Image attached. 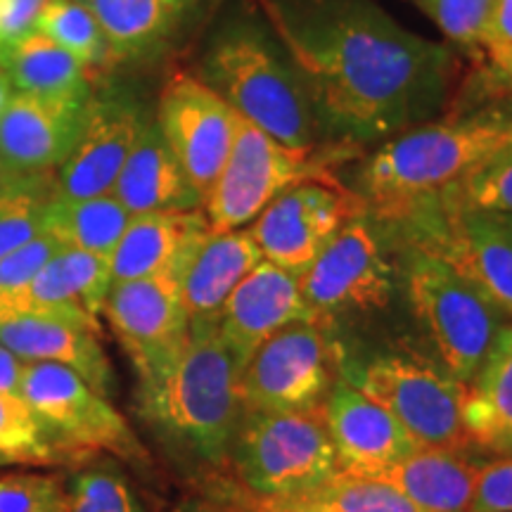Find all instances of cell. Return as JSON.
<instances>
[{
    "label": "cell",
    "mask_w": 512,
    "mask_h": 512,
    "mask_svg": "<svg viewBox=\"0 0 512 512\" xmlns=\"http://www.w3.org/2000/svg\"><path fill=\"white\" fill-rule=\"evenodd\" d=\"M463 418L472 446L486 456H512V323L465 384Z\"/></svg>",
    "instance_id": "cell-27"
},
{
    "label": "cell",
    "mask_w": 512,
    "mask_h": 512,
    "mask_svg": "<svg viewBox=\"0 0 512 512\" xmlns=\"http://www.w3.org/2000/svg\"><path fill=\"white\" fill-rule=\"evenodd\" d=\"M230 458L252 496H290L339 472L320 411H245Z\"/></svg>",
    "instance_id": "cell-7"
},
{
    "label": "cell",
    "mask_w": 512,
    "mask_h": 512,
    "mask_svg": "<svg viewBox=\"0 0 512 512\" xmlns=\"http://www.w3.org/2000/svg\"><path fill=\"white\" fill-rule=\"evenodd\" d=\"M0 67L5 69L17 93L50 98L93 93L88 69L36 29L8 46H0Z\"/></svg>",
    "instance_id": "cell-29"
},
{
    "label": "cell",
    "mask_w": 512,
    "mask_h": 512,
    "mask_svg": "<svg viewBox=\"0 0 512 512\" xmlns=\"http://www.w3.org/2000/svg\"><path fill=\"white\" fill-rule=\"evenodd\" d=\"M22 399L41 420L64 463H83L112 453L128 463H147L145 446L124 415L91 384L57 363H24Z\"/></svg>",
    "instance_id": "cell-6"
},
{
    "label": "cell",
    "mask_w": 512,
    "mask_h": 512,
    "mask_svg": "<svg viewBox=\"0 0 512 512\" xmlns=\"http://www.w3.org/2000/svg\"><path fill=\"white\" fill-rule=\"evenodd\" d=\"M12 98H15V86H12V81L8 79V74H5V69L0 67V114L8 110Z\"/></svg>",
    "instance_id": "cell-44"
},
{
    "label": "cell",
    "mask_w": 512,
    "mask_h": 512,
    "mask_svg": "<svg viewBox=\"0 0 512 512\" xmlns=\"http://www.w3.org/2000/svg\"><path fill=\"white\" fill-rule=\"evenodd\" d=\"M420 446L470 444L465 430V384L403 356H377L349 375Z\"/></svg>",
    "instance_id": "cell-11"
},
{
    "label": "cell",
    "mask_w": 512,
    "mask_h": 512,
    "mask_svg": "<svg viewBox=\"0 0 512 512\" xmlns=\"http://www.w3.org/2000/svg\"><path fill=\"white\" fill-rule=\"evenodd\" d=\"M98 19L112 57L145 60L174 43L197 0H81Z\"/></svg>",
    "instance_id": "cell-26"
},
{
    "label": "cell",
    "mask_w": 512,
    "mask_h": 512,
    "mask_svg": "<svg viewBox=\"0 0 512 512\" xmlns=\"http://www.w3.org/2000/svg\"><path fill=\"white\" fill-rule=\"evenodd\" d=\"M0 512H67V486L55 475H0Z\"/></svg>",
    "instance_id": "cell-37"
},
{
    "label": "cell",
    "mask_w": 512,
    "mask_h": 512,
    "mask_svg": "<svg viewBox=\"0 0 512 512\" xmlns=\"http://www.w3.org/2000/svg\"><path fill=\"white\" fill-rule=\"evenodd\" d=\"M323 166L316 152L287 147L238 114L233 147L202 211L214 233L247 228L280 192L320 176Z\"/></svg>",
    "instance_id": "cell-8"
},
{
    "label": "cell",
    "mask_w": 512,
    "mask_h": 512,
    "mask_svg": "<svg viewBox=\"0 0 512 512\" xmlns=\"http://www.w3.org/2000/svg\"><path fill=\"white\" fill-rule=\"evenodd\" d=\"M240 373L216 325H190L188 342L155 373L138 377L136 411L171 458L219 467L230 458L242 399Z\"/></svg>",
    "instance_id": "cell-2"
},
{
    "label": "cell",
    "mask_w": 512,
    "mask_h": 512,
    "mask_svg": "<svg viewBox=\"0 0 512 512\" xmlns=\"http://www.w3.org/2000/svg\"><path fill=\"white\" fill-rule=\"evenodd\" d=\"M24 363L15 351L0 344V394H15L22 396V377Z\"/></svg>",
    "instance_id": "cell-42"
},
{
    "label": "cell",
    "mask_w": 512,
    "mask_h": 512,
    "mask_svg": "<svg viewBox=\"0 0 512 512\" xmlns=\"http://www.w3.org/2000/svg\"><path fill=\"white\" fill-rule=\"evenodd\" d=\"M264 261L249 228L211 233L181 275V299L190 325H219V316L247 273Z\"/></svg>",
    "instance_id": "cell-24"
},
{
    "label": "cell",
    "mask_w": 512,
    "mask_h": 512,
    "mask_svg": "<svg viewBox=\"0 0 512 512\" xmlns=\"http://www.w3.org/2000/svg\"><path fill=\"white\" fill-rule=\"evenodd\" d=\"M358 197L330 183L325 174L304 178L280 192L249 226V233L271 264L302 275L358 211Z\"/></svg>",
    "instance_id": "cell-13"
},
{
    "label": "cell",
    "mask_w": 512,
    "mask_h": 512,
    "mask_svg": "<svg viewBox=\"0 0 512 512\" xmlns=\"http://www.w3.org/2000/svg\"><path fill=\"white\" fill-rule=\"evenodd\" d=\"M420 10L448 41L463 48H482L494 0H418Z\"/></svg>",
    "instance_id": "cell-36"
},
{
    "label": "cell",
    "mask_w": 512,
    "mask_h": 512,
    "mask_svg": "<svg viewBox=\"0 0 512 512\" xmlns=\"http://www.w3.org/2000/svg\"><path fill=\"white\" fill-rule=\"evenodd\" d=\"M489 55L503 53L512 48V0H494L489 29L482 46Z\"/></svg>",
    "instance_id": "cell-41"
},
{
    "label": "cell",
    "mask_w": 512,
    "mask_h": 512,
    "mask_svg": "<svg viewBox=\"0 0 512 512\" xmlns=\"http://www.w3.org/2000/svg\"><path fill=\"white\" fill-rule=\"evenodd\" d=\"M302 76L323 136L380 145L444 110L453 55L373 0H256Z\"/></svg>",
    "instance_id": "cell-1"
},
{
    "label": "cell",
    "mask_w": 512,
    "mask_h": 512,
    "mask_svg": "<svg viewBox=\"0 0 512 512\" xmlns=\"http://www.w3.org/2000/svg\"><path fill=\"white\" fill-rule=\"evenodd\" d=\"M337 465L342 472L380 479L420 444L354 384L339 382L323 406Z\"/></svg>",
    "instance_id": "cell-19"
},
{
    "label": "cell",
    "mask_w": 512,
    "mask_h": 512,
    "mask_svg": "<svg viewBox=\"0 0 512 512\" xmlns=\"http://www.w3.org/2000/svg\"><path fill=\"white\" fill-rule=\"evenodd\" d=\"M211 233L202 209L131 216L112 252V285L152 275H181L190 256Z\"/></svg>",
    "instance_id": "cell-21"
},
{
    "label": "cell",
    "mask_w": 512,
    "mask_h": 512,
    "mask_svg": "<svg viewBox=\"0 0 512 512\" xmlns=\"http://www.w3.org/2000/svg\"><path fill=\"white\" fill-rule=\"evenodd\" d=\"M181 512H247L245 508H221V505L214 503H188L183 505Z\"/></svg>",
    "instance_id": "cell-45"
},
{
    "label": "cell",
    "mask_w": 512,
    "mask_h": 512,
    "mask_svg": "<svg viewBox=\"0 0 512 512\" xmlns=\"http://www.w3.org/2000/svg\"><path fill=\"white\" fill-rule=\"evenodd\" d=\"M155 121L190 183L207 200L233 147L238 112L197 76L174 74L159 93Z\"/></svg>",
    "instance_id": "cell-14"
},
{
    "label": "cell",
    "mask_w": 512,
    "mask_h": 512,
    "mask_svg": "<svg viewBox=\"0 0 512 512\" xmlns=\"http://www.w3.org/2000/svg\"><path fill=\"white\" fill-rule=\"evenodd\" d=\"M406 292L444 373L470 382L510 320L446 261L425 249L411 247Z\"/></svg>",
    "instance_id": "cell-5"
},
{
    "label": "cell",
    "mask_w": 512,
    "mask_h": 512,
    "mask_svg": "<svg viewBox=\"0 0 512 512\" xmlns=\"http://www.w3.org/2000/svg\"><path fill=\"white\" fill-rule=\"evenodd\" d=\"M57 249H62L60 242L43 233L27 242V245L15 249V252L5 254L0 259V304L10 302L17 294L27 290L31 280L48 264V259Z\"/></svg>",
    "instance_id": "cell-38"
},
{
    "label": "cell",
    "mask_w": 512,
    "mask_h": 512,
    "mask_svg": "<svg viewBox=\"0 0 512 512\" xmlns=\"http://www.w3.org/2000/svg\"><path fill=\"white\" fill-rule=\"evenodd\" d=\"M5 465H10V463H8V460H5L3 456H0V467H5Z\"/></svg>",
    "instance_id": "cell-48"
},
{
    "label": "cell",
    "mask_w": 512,
    "mask_h": 512,
    "mask_svg": "<svg viewBox=\"0 0 512 512\" xmlns=\"http://www.w3.org/2000/svg\"><path fill=\"white\" fill-rule=\"evenodd\" d=\"M437 202L482 214H512V145L479 164Z\"/></svg>",
    "instance_id": "cell-34"
},
{
    "label": "cell",
    "mask_w": 512,
    "mask_h": 512,
    "mask_svg": "<svg viewBox=\"0 0 512 512\" xmlns=\"http://www.w3.org/2000/svg\"><path fill=\"white\" fill-rule=\"evenodd\" d=\"M36 31L74 55L86 69L100 67L112 57L98 19L81 0H46L36 19Z\"/></svg>",
    "instance_id": "cell-32"
},
{
    "label": "cell",
    "mask_w": 512,
    "mask_h": 512,
    "mask_svg": "<svg viewBox=\"0 0 512 512\" xmlns=\"http://www.w3.org/2000/svg\"><path fill=\"white\" fill-rule=\"evenodd\" d=\"M67 512H147L131 484L114 467L76 472L67 489Z\"/></svg>",
    "instance_id": "cell-35"
},
{
    "label": "cell",
    "mask_w": 512,
    "mask_h": 512,
    "mask_svg": "<svg viewBox=\"0 0 512 512\" xmlns=\"http://www.w3.org/2000/svg\"><path fill=\"white\" fill-rule=\"evenodd\" d=\"M489 460L470 444L418 446L380 479L425 512H467Z\"/></svg>",
    "instance_id": "cell-22"
},
{
    "label": "cell",
    "mask_w": 512,
    "mask_h": 512,
    "mask_svg": "<svg viewBox=\"0 0 512 512\" xmlns=\"http://www.w3.org/2000/svg\"><path fill=\"white\" fill-rule=\"evenodd\" d=\"M512 145V112L479 110L432 119L396 133L356 174L358 202L396 223L437 202L479 164Z\"/></svg>",
    "instance_id": "cell-3"
},
{
    "label": "cell",
    "mask_w": 512,
    "mask_h": 512,
    "mask_svg": "<svg viewBox=\"0 0 512 512\" xmlns=\"http://www.w3.org/2000/svg\"><path fill=\"white\" fill-rule=\"evenodd\" d=\"M102 316L131 358L138 377L169 363L190 335V318L181 299V280L174 275L114 283Z\"/></svg>",
    "instance_id": "cell-16"
},
{
    "label": "cell",
    "mask_w": 512,
    "mask_h": 512,
    "mask_svg": "<svg viewBox=\"0 0 512 512\" xmlns=\"http://www.w3.org/2000/svg\"><path fill=\"white\" fill-rule=\"evenodd\" d=\"M19 176H22V174L12 169L10 162H8V159H5V155H3V150H0V190H3L5 185H10V183L15 181V178H19Z\"/></svg>",
    "instance_id": "cell-46"
},
{
    "label": "cell",
    "mask_w": 512,
    "mask_h": 512,
    "mask_svg": "<svg viewBox=\"0 0 512 512\" xmlns=\"http://www.w3.org/2000/svg\"><path fill=\"white\" fill-rule=\"evenodd\" d=\"M110 287V256L62 247L50 256L27 290L0 304V318L24 311H48L100 320Z\"/></svg>",
    "instance_id": "cell-23"
},
{
    "label": "cell",
    "mask_w": 512,
    "mask_h": 512,
    "mask_svg": "<svg viewBox=\"0 0 512 512\" xmlns=\"http://www.w3.org/2000/svg\"><path fill=\"white\" fill-rule=\"evenodd\" d=\"M91 95L15 93L0 114V150L19 174L57 171L79 138Z\"/></svg>",
    "instance_id": "cell-20"
},
{
    "label": "cell",
    "mask_w": 512,
    "mask_h": 512,
    "mask_svg": "<svg viewBox=\"0 0 512 512\" xmlns=\"http://www.w3.org/2000/svg\"><path fill=\"white\" fill-rule=\"evenodd\" d=\"M316 323H292L256 349L240 373L245 411L318 413L335 387L332 344Z\"/></svg>",
    "instance_id": "cell-10"
},
{
    "label": "cell",
    "mask_w": 512,
    "mask_h": 512,
    "mask_svg": "<svg viewBox=\"0 0 512 512\" xmlns=\"http://www.w3.org/2000/svg\"><path fill=\"white\" fill-rule=\"evenodd\" d=\"M316 320L323 318L306 304L299 275L264 259L230 294L216 328L235 368L242 373L256 349L273 335L292 323Z\"/></svg>",
    "instance_id": "cell-17"
},
{
    "label": "cell",
    "mask_w": 512,
    "mask_h": 512,
    "mask_svg": "<svg viewBox=\"0 0 512 512\" xmlns=\"http://www.w3.org/2000/svg\"><path fill=\"white\" fill-rule=\"evenodd\" d=\"M396 223L411 247L446 261L512 323V233L494 214L432 202Z\"/></svg>",
    "instance_id": "cell-9"
},
{
    "label": "cell",
    "mask_w": 512,
    "mask_h": 512,
    "mask_svg": "<svg viewBox=\"0 0 512 512\" xmlns=\"http://www.w3.org/2000/svg\"><path fill=\"white\" fill-rule=\"evenodd\" d=\"M415 3H418V0H415Z\"/></svg>",
    "instance_id": "cell-49"
},
{
    "label": "cell",
    "mask_w": 512,
    "mask_h": 512,
    "mask_svg": "<svg viewBox=\"0 0 512 512\" xmlns=\"http://www.w3.org/2000/svg\"><path fill=\"white\" fill-rule=\"evenodd\" d=\"M147 119L143 102L131 93H91L79 138L55 171L57 197L88 200L110 195Z\"/></svg>",
    "instance_id": "cell-15"
},
{
    "label": "cell",
    "mask_w": 512,
    "mask_h": 512,
    "mask_svg": "<svg viewBox=\"0 0 512 512\" xmlns=\"http://www.w3.org/2000/svg\"><path fill=\"white\" fill-rule=\"evenodd\" d=\"M242 508L247 512H425L392 484L342 470L290 496H249Z\"/></svg>",
    "instance_id": "cell-28"
},
{
    "label": "cell",
    "mask_w": 512,
    "mask_h": 512,
    "mask_svg": "<svg viewBox=\"0 0 512 512\" xmlns=\"http://www.w3.org/2000/svg\"><path fill=\"white\" fill-rule=\"evenodd\" d=\"M43 5L46 0H0V46L34 31Z\"/></svg>",
    "instance_id": "cell-40"
},
{
    "label": "cell",
    "mask_w": 512,
    "mask_h": 512,
    "mask_svg": "<svg viewBox=\"0 0 512 512\" xmlns=\"http://www.w3.org/2000/svg\"><path fill=\"white\" fill-rule=\"evenodd\" d=\"M197 79L268 136L316 152L323 136L297 67L266 22L230 19L204 50Z\"/></svg>",
    "instance_id": "cell-4"
},
{
    "label": "cell",
    "mask_w": 512,
    "mask_h": 512,
    "mask_svg": "<svg viewBox=\"0 0 512 512\" xmlns=\"http://www.w3.org/2000/svg\"><path fill=\"white\" fill-rule=\"evenodd\" d=\"M394 285V266L366 214L351 216L299 275L306 304L323 320L387 309Z\"/></svg>",
    "instance_id": "cell-12"
},
{
    "label": "cell",
    "mask_w": 512,
    "mask_h": 512,
    "mask_svg": "<svg viewBox=\"0 0 512 512\" xmlns=\"http://www.w3.org/2000/svg\"><path fill=\"white\" fill-rule=\"evenodd\" d=\"M489 57H491V64H494V74L498 76V81L512 91V48L503 50V53L489 55Z\"/></svg>",
    "instance_id": "cell-43"
},
{
    "label": "cell",
    "mask_w": 512,
    "mask_h": 512,
    "mask_svg": "<svg viewBox=\"0 0 512 512\" xmlns=\"http://www.w3.org/2000/svg\"><path fill=\"white\" fill-rule=\"evenodd\" d=\"M467 512H512V456L486 463Z\"/></svg>",
    "instance_id": "cell-39"
},
{
    "label": "cell",
    "mask_w": 512,
    "mask_h": 512,
    "mask_svg": "<svg viewBox=\"0 0 512 512\" xmlns=\"http://www.w3.org/2000/svg\"><path fill=\"white\" fill-rule=\"evenodd\" d=\"M131 221L117 197L100 195L88 200L55 197L46 216V233L62 247L110 256Z\"/></svg>",
    "instance_id": "cell-30"
},
{
    "label": "cell",
    "mask_w": 512,
    "mask_h": 512,
    "mask_svg": "<svg viewBox=\"0 0 512 512\" xmlns=\"http://www.w3.org/2000/svg\"><path fill=\"white\" fill-rule=\"evenodd\" d=\"M0 344L27 363L69 368L105 399L114 392V370L100 342V323L69 313L24 311L0 318Z\"/></svg>",
    "instance_id": "cell-18"
},
{
    "label": "cell",
    "mask_w": 512,
    "mask_h": 512,
    "mask_svg": "<svg viewBox=\"0 0 512 512\" xmlns=\"http://www.w3.org/2000/svg\"><path fill=\"white\" fill-rule=\"evenodd\" d=\"M0 456L19 465H67L22 396L0 394Z\"/></svg>",
    "instance_id": "cell-33"
},
{
    "label": "cell",
    "mask_w": 512,
    "mask_h": 512,
    "mask_svg": "<svg viewBox=\"0 0 512 512\" xmlns=\"http://www.w3.org/2000/svg\"><path fill=\"white\" fill-rule=\"evenodd\" d=\"M496 219H498V223H501L503 228H508L510 233H512V214H494Z\"/></svg>",
    "instance_id": "cell-47"
},
{
    "label": "cell",
    "mask_w": 512,
    "mask_h": 512,
    "mask_svg": "<svg viewBox=\"0 0 512 512\" xmlns=\"http://www.w3.org/2000/svg\"><path fill=\"white\" fill-rule=\"evenodd\" d=\"M112 195L131 216L155 211H192L202 209L204 204L183 164L159 131L155 117L147 119L114 183Z\"/></svg>",
    "instance_id": "cell-25"
},
{
    "label": "cell",
    "mask_w": 512,
    "mask_h": 512,
    "mask_svg": "<svg viewBox=\"0 0 512 512\" xmlns=\"http://www.w3.org/2000/svg\"><path fill=\"white\" fill-rule=\"evenodd\" d=\"M55 197V171L22 174L0 190V259L46 233Z\"/></svg>",
    "instance_id": "cell-31"
}]
</instances>
